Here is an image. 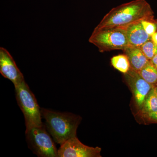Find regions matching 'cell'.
Listing matches in <instances>:
<instances>
[{
  "mask_svg": "<svg viewBox=\"0 0 157 157\" xmlns=\"http://www.w3.org/2000/svg\"><path fill=\"white\" fill-rule=\"evenodd\" d=\"M150 60L157 69V54L156 55Z\"/></svg>",
  "mask_w": 157,
  "mask_h": 157,
  "instance_id": "obj_18",
  "label": "cell"
},
{
  "mask_svg": "<svg viewBox=\"0 0 157 157\" xmlns=\"http://www.w3.org/2000/svg\"><path fill=\"white\" fill-rule=\"evenodd\" d=\"M140 47L143 53L149 60L157 54V45L151 40L147 41Z\"/></svg>",
  "mask_w": 157,
  "mask_h": 157,
  "instance_id": "obj_14",
  "label": "cell"
},
{
  "mask_svg": "<svg viewBox=\"0 0 157 157\" xmlns=\"http://www.w3.org/2000/svg\"><path fill=\"white\" fill-rule=\"evenodd\" d=\"M125 77L131 87L137 107L141 109L145 98L155 85L145 81L138 72L131 67Z\"/></svg>",
  "mask_w": 157,
  "mask_h": 157,
  "instance_id": "obj_7",
  "label": "cell"
},
{
  "mask_svg": "<svg viewBox=\"0 0 157 157\" xmlns=\"http://www.w3.org/2000/svg\"><path fill=\"white\" fill-rule=\"evenodd\" d=\"M0 73L12 82L14 86L25 80L14 59L9 52L3 47L0 48Z\"/></svg>",
  "mask_w": 157,
  "mask_h": 157,
  "instance_id": "obj_8",
  "label": "cell"
},
{
  "mask_svg": "<svg viewBox=\"0 0 157 157\" xmlns=\"http://www.w3.org/2000/svg\"><path fill=\"white\" fill-rule=\"evenodd\" d=\"M155 85V86H157V83H156V84Z\"/></svg>",
  "mask_w": 157,
  "mask_h": 157,
  "instance_id": "obj_20",
  "label": "cell"
},
{
  "mask_svg": "<svg viewBox=\"0 0 157 157\" xmlns=\"http://www.w3.org/2000/svg\"><path fill=\"white\" fill-rule=\"evenodd\" d=\"M47 131L45 125L43 124L26 132V140L29 148L38 157H58L53 139Z\"/></svg>",
  "mask_w": 157,
  "mask_h": 157,
  "instance_id": "obj_5",
  "label": "cell"
},
{
  "mask_svg": "<svg viewBox=\"0 0 157 157\" xmlns=\"http://www.w3.org/2000/svg\"><path fill=\"white\" fill-rule=\"evenodd\" d=\"M140 76L150 84L155 85L157 82V69L150 60L144 67L138 72Z\"/></svg>",
  "mask_w": 157,
  "mask_h": 157,
  "instance_id": "obj_11",
  "label": "cell"
},
{
  "mask_svg": "<svg viewBox=\"0 0 157 157\" xmlns=\"http://www.w3.org/2000/svg\"><path fill=\"white\" fill-rule=\"evenodd\" d=\"M143 114L144 117L149 122L157 124V111Z\"/></svg>",
  "mask_w": 157,
  "mask_h": 157,
  "instance_id": "obj_16",
  "label": "cell"
},
{
  "mask_svg": "<svg viewBox=\"0 0 157 157\" xmlns=\"http://www.w3.org/2000/svg\"><path fill=\"white\" fill-rule=\"evenodd\" d=\"M89 41L101 52L123 50L129 45L125 28L94 29Z\"/></svg>",
  "mask_w": 157,
  "mask_h": 157,
  "instance_id": "obj_4",
  "label": "cell"
},
{
  "mask_svg": "<svg viewBox=\"0 0 157 157\" xmlns=\"http://www.w3.org/2000/svg\"><path fill=\"white\" fill-rule=\"evenodd\" d=\"M42 117L45 126L53 140L61 144L66 140L76 137L80 121L78 116L68 112H60L42 108Z\"/></svg>",
  "mask_w": 157,
  "mask_h": 157,
  "instance_id": "obj_2",
  "label": "cell"
},
{
  "mask_svg": "<svg viewBox=\"0 0 157 157\" xmlns=\"http://www.w3.org/2000/svg\"><path fill=\"white\" fill-rule=\"evenodd\" d=\"M14 87L17 104L25 120V132L34 127L44 124L42 121L41 108L25 80Z\"/></svg>",
  "mask_w": 157,
  "mask_h": 157,
  "instance_id": "obj_3",
  "label": "cell"
},
{
  "mask_svg": "<svg viewBox=\"0 0 157 157\" xmlns=\"http://www.w3.org/2000/svg\"><path fill=\"white\" fill-rule=\"evenodd\" d=\"M155 91L156 94V95L157 96V86H155Z\"/></svg>",
  "mask_w": 157,
  "mask_h": 157,
  "instance_id": "obj_19",
  "label": "cell"
},
{
  "mask_svg": "<svg viewBox=\"0 0 157 157\" xmlns=\"http://www.w3.org/2000/svg\"><path fill=\"white\" fill-rule=\"evenodd\" d=\"M111 63L113 67L124 74L128 73L131 68L130 62L125 54L113 57Z\"/></svg>",
  "mask_w": 157,
  "mask_h": 157,
  "instance_id": "obj_13",
  "label": "cell"
},
{
  "mask_svg": "<svg viewBox=\"0 0 157 157\" xmlns=\"http://www.w3.org/2000/svg\"><path fill=\"white\" fill-rule=\"evenodd\" d=\"M101 148L91 147L82 143L74 137L66 140L58 150V157H101Z\"/></svg>",
  "mask_w": 157,
  "mask_h": 157,
  "instance_id": "obj_6",
  "label": "cell"
},
{
  "mask_svg": "<svg viewBox=\"0 0 157 157\" xmlns=\"http://www.w3.org/2000/svg\"><path fill=\"white\" fill-rule=\"evenodd\" d=\"M130 62L131 67L137 72H139L149 62L140 47L128 45L123 50Z\"/></svg>",
  "mask_w": 157,
  "mask_h": 157,
  "instance_id": "obj_10",
  "label": "cell"
},
{
  "mask_svg": "<svg viewBox=\"0 0 157 157\" xmlns=\"http://www.w3.org/2000/svg\"><path fill=\"white\" fill-rule=\"evenodd\" d=\"M141 24L143 25L146 33L149 36H151L157 30V20H144L141 21Z\"/></svg>",
  "mask_w": 157,
  "mask_h": 157,
  "instance_id": "obj_15",
  "label": "cell"
},
{
  "mask_svg": "<svg viewBox=\"0 0 157 157\" xmlns=\"http://www.w3.org/2000/svg\"><path fill=\"white\" fill-rule=\"evenodd\" d=\"M155 86L151 90L144 102L143 106L140 109L142 113L157 111V96L155 91Z\"/></svg>",
  "mask_w": 157,
  "mask_h": 157,
  "instance_id": "obj_12",
  "label": "cell"
},
{
  "mask_svg": "<svg viewBox=\"0 0 157 157\" xmlns=\"http://www.w3.org/2000/svg\"><path fill=\"white\" fill-rule=\"evenodd\" d=\"M129 45L140 47L151 40V36L146 33L141 21L133 24L125 28Z\"/></svg>",
  "mask_w": 157,
  "mask_h": 157,
  "instance_id": "obj_9",
  "label": "cell"
},
{
  "mask_svg": "<svg viewBox=\"0 0 157 157\" xmlns=\"http://www.w3.org/2000/svg\"><path fill=\"white\" fill-rule=\"evenodd\" d=\"M154 13L146 0H134L113 8L95 29L126 28L144 20H153Z\"/></svg>",
  "mask_w": 157,
  "mask_h": 157,
  "instance_id": "obj_1",
  "label": "cell"
},
{
  "mask_svg": "<svg viewBox=\"0 0 157 157\" xmlns=\"http://www.w3.org/2000/svg\"><path fill=\"white\" fill-rule=\"evenodd\" d=\"M151 40L157 45V32H156L151 36Z\"/></svg>",
  "mask_w": 157,
  "mask_h": 157,
  "instance_id": "obj_17",
  "label": "cell"
}]
</instances>
